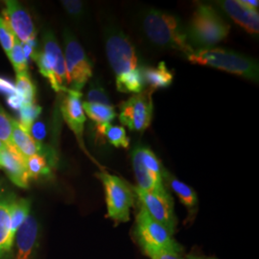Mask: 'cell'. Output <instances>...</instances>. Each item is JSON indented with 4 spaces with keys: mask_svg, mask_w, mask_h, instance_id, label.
<instances>
[{
    "mask_svg": "<svg viewBox=\"0 0 259 259\" xmlns=\"http://www.w3.org/2000/svg\"><path fill=\"white\" fill-rule=\"evenodd\" d=\"M106 54L115 75L117 91L123 93H142L145 83L139 67V57L129 37L121 30L112 29L106 35Z\"/></svg>",
    "mask_w": 259,
    "mask_h": 259,
    "instance_id": "obj_1",
    "label": "cell"
},
{
    "mask_svg": "<svg viewBox=\"0 0 259 259\" xmlns=\"http://www.w3.org/2000/svg\"><path fill=\"white\" fill-rule=\"evenodd\" d=\"M142 30L149 41L159 48L176 50L186 56L194 51L189 44L186 28L170 13L156 9L146 11L142 17Z\"/></svg>",
    "mask_w": 259,
    "mask_h": 259,
    "instance_id": "obj_2",
    "label": "cell"
},
{
    "mask_svg": "<svg viewBox=\"0 0 259 259\" xmlns=\"http://www.w3.org/2000/svg\"><path fill=\"white\" fill-rule=\"evenodd\" d=\"M230 29V24L212 6L201 4L195 10L186 33L191 47L208 49L228 37Z\"/></svg>",
    "mask_w": 259,
    "mask_h": 259,
    "instance_id": "obj_3",
    "label": "cell"
},
{
    "mask_svg": "<svg viewBox=\"0 0 259 259\" xmlns=\"http://www.w3.org/2000/svg\"><path fill=\"white\" fill-rule=\"evenodd\" d=\"M186 58L192 64L208 65L249 80L258 81L257 61L232 50L222 48L198 49L186 56Z\"/></svg>",
    "mask_w": 259,
    "mask_h": 259,
    "instance_id": "obj_4",
    "label": "cell"
},
{
    "mask_svg": "<svg viewBox=\"0 0 259 259\" xmlns=\"http://www.w3.org/2000/svg\"><path fill=\"white\" fill-rule=\"evenodd\" d=\"M34 61L37 63L40 74L47 78L56 93L67 91L65 57L51 30L45 32L41 48L38 49Z\"/></svg>",
    "mask_w": 259,
    "mask_h": 259,
    "instance_id": "obj_5",
    "label": "cell"
},
{
    "mask_svg": "<svg viewBox=\"0 0 259 259\" xmlns=\"http://www.w3.org/2000/svg\"><path fill=\"white\" fill-rule=\"evenodd\" d=\"M98 178L104 185L108 217L115 224L128 222L136 197L133 188L119 177L104 171Z\"/></svg>",
    "mask_w": 259,
    "mask_h": 259,
    "instance_id": "obj_6",
    "label": "cell"
},
{
    "mask_svg": "<svg viewBox=\"0 0 259 259\" xmlns=\"http://www.w3.org/2000/svg\"><path fill=\"white\" fill-rule=\"evenodd\" d=\"M66 80L69 90L81 92L93 77V64L81 44L69 30L64 32Z\"/></svg>",
    "mask_w": 259,
    "mask_h": 259,
    "instance_id": "obj_7",
    "label": "cell"
},
{
    "mask_svg": "<svg viewBox=\"0 0 259 259\" xmlns=\"http://www.w3.org/2000/svg\"><path fill=\"white\" fill-rule=\"evenodd\" d=\"M132 163L140 189L149 192L166 191L163 184L165 169L151 149L137 146L132 153Z\"/></svg>",
    "mask_w": 259,
    "mask_h": 259,
    "instance_id": "obj_8",
    "label": "cell"
},
{
    "mask_svg": "<svg viewBox=\"0 0 259 259\" xmlns=\"http://www.w3.org/2000/svg\"><path fill=\"white\" fill-rule=\"evenodd\" d=\"M134 233L139 244H145L178 254L184 252L183 246L174 239L173 234L164 226L154 220L141 204L136 216Z\"/></svg>",
    "mask_w": 259,
    "mask_h": 259,
    "instance_id": "obj_9",
    "label": "cell"
},
{
    "mask_svg": "<svg viewBox=\"0 0 259 259\" xmlns=\"http://www.w3.org/2000/svg\"><path fill=\"white\" fill-rule=\"evenodd\" d=\"M153 91L146 90L130 97L119 106V120L131 131L143 133L148 129L153 118Z\"/></svg>",
    "mask_w": 259,
    "mask_h": 259,
    "instance_id": "obj_10",
    "label": "cell"
},
{
    "mask_svg": "<svg viewBox=\"0 0 259 259\" xmlns=\"http://www.w3.org/2000/svg\"><path fill=\"white\" fill-rule=\"evenodd\" d=\"M133 190L139 199V204L146 209L149 215L174 234L178 220L174 210V201L168 190L164 192H149L138 186L133 187Z\"/></svg>",
    "mask_w": 259,
    "mask_h": 259,
    "instance_id": "obj_11",
    "label": "cell"
},
{
    "mask_svg": "<svg viewBox=\"0 0 259 259\" xmlns=\"http://www.w3.org/2000/svg\"><path fill=\"white\" fill-rule=\"evenodd\" d=\"M6 8L3 10V19L7 22L14 35L20 44H27L36 40L37 31L31 16L19 1H5Z\"/></svg>",
    "mask_w": 259,
    "mask_h": 259,
    "instance_id": "obj_12",
    "label": "cell"
},
{
    "mask_svg": "<svg viewBox=\"0 0 259 259\" xmlns=\"http://www.w3.org/2000/svg\"><path fill=\"white\" fill-rule=\"evenodd\" d=\"M39 226L33 214H29L26 220L15 234L13 248L15 247V259H33L38 240Z\"/></svg>",
    "mask_w": 259,
    "mask_h": 259,
    "instance_id": "obj_13",
    "label": "cell"
},
{
    "mask_svg": "<svg viewBox=\"0 0 259 259\" xmlns=\"http://www.w3.org/2000/svg\"><path fill=\"white\" fill-rule=\"evenodd\" d=\"M82 96L81 92L67 89L61 106L64 119L81 144L83 142V127L87 120L81 100Z\"/></svg>",
    "mask_w": 259,
    "mask_h": 259,
    "instance_id": "obj_14",
    "label": "cell"
},
{
    "mask_svg": "<svg viewBox=\"0 0 259 259\" xmlns=\"http://www.w3.org/2000/svg\"><path fill=\"white\" fill-rule=\"evenodd\" d=\"M17 197L0 187V259H10L14 236L11 232V210Z\"/></svg>",
    "mask_w": 259,
    "mask_h": 259,
    "instance_id": "obj_15",
    "label": "cell"
},
{
    "mask_svg": "<svg viewBox=\"0 0 259 259\" xmlns=\"http://www.w3.org/2000/svg\"><path fill=\"white\" fill-rule=\"evenodd\" d=\"M0 169L5 171L14 185L21 188L28 187L30 179L26 169V159L13 146H6L0 151Z\"/></svg>",
    "mask_w": 259,
    "mask_h": 259,
    "instance_id": "obj_16",
    "label": "cell"
},
{
    "mask_svg": "<svg viewBox=\"0 0 259 259\" xmlns=\"http://www.w3.org/2000/svg\"><path fill=\"white\" fill-rule=\"evenodd\" d=\"M222 9L238 25L244 28L251 35H257L259 32L258 11L249 9L239 0H225L220 2Z\"/></svg>",
    "mask_w": 259,
    "mask_h": 259,
    "instance_id": "obj_17",
    "label": "cell"
},
{
    "mask_svg": "<svg viewBox=\"0 0 259 259\" xmlns=\"http://www.w3.org/2000/svg\"><path fill=\"white\" fill-rule=\"evenodd\" d=\"M12 146L25 159L35 155L46 156V151L44 150L42 144L33 139L30 133L23 129L19 122L16 120H13Z\"/></svg>",
    "mask_w": 259,
    "mask_h": 259,
    "instance_id": "obj_18",
    "label": "cell"
},
{
    "mask_svg": "<svg viewBox=\"0 0 259 259\" xmlns=\"http://www.w3.org/2000/svg\"><path fill=\"white\" fill-rule=\"evenodd\" d=\"M166 183L167 185L176 193L179 197L181 203L185 205L188 209L189 214H191L194 218L195 213L198 208V196L192 187L178 180L177 178L172 176L166 170L163 173V183Z\"/></svg>",
    "mask_w": 259,
    "mask_h": 259,
    "instance_id": "obj_19",
    "label": "cell"
},
{
    "mask_svg": "<svg viewBox=\"0 0 259 259\" xmlns=\"http://www.w3.org/2000/svg\"><path fill=\"white\" fill-rule=\"evenodd\" d=\"M141 73L145 84L149 90L156 91L158 89H166L173 83V73L167 68L165 63L161 62L157 66H148L141 68Z\"/></svg>",
    "mask_w": 259,
    "mask_h": 259,
    "instance_id": "obj_20",
    "label": "cell"
},
{
    "mask_svg": "<svg viewBox=\"0 0 259 259\" xmlns=\"http://www.w3.org/2000/svg\"><path fill=\"white\" fill-rule=\"evenodd\" d=\"M97 134L105 137L112 146L116 148H128L130 139L126 131L121 126H113L111 124L96 125Z\"/></svg>",
    "mask_w": 259,
    "mask_h": 259,
    "instance_id": "obj_21",
    "label": "cell"
},
{
    "mask_svg": "<svg viewBox=\"0 0 259 259\" xmlns=\"http://www.w3.org/2000/svg\"><path fill=\"white\" fill-rule=\"evenodd\" d=\"M83 109L84 113H87V115L94 121L96 125L111 124V122L116 116L114 108L112 106L83 102Z\"/></svg>",
    "mask_w": 259,
    "mask_h": 259,
    "instance_id": "obj_22",
    "label": "cell"
},
{
    "mask_svg": "<svg viewBox=\"0 0 259 259\" xmlns=\"http://www.w3.org/2000/svg\"><path fill=\"white\" fill-rule=\"evenodd\" d=\"M31 210V202L28 199H16L11 210V232L15 234L26 220Z\"/></svg>",
    "mask_w": 259,
    "mask_h": 259,
    "instance_id": "obj_23",
    "label": "cell"
},
{
    "mask_svg": "<svg viewBox=\"0 0 259 259\" xmlns=\"http://www.w3.org/2000/svg\"><path fill=\"white\" fill-rule=\"evenodd\" d=\"M15 87L19 97L22 99L24 104L35 103L37 89L29 73L17 75Z\"/></svg>",
    "mask_w": 259,
    "mask_h": 259,
    "instance_id": "obj_24",
    "label": "cell"
},
{
    "mask_svg": "<svg viewBox=\"0 0 259 259\" xmlns=\"http://www.w3.org/2000/svg\"><path fill=\"white\" fill-rule=\"evenodd\" d=\"M29 179L37 180L41 177L49 176L51 174V168L47 157L44 155H35L26 159Z\"/></svg>",
    "mask_w": 259,
    "mask_h": 259,
    "instance_id": "obj_25",
    "label": "cell"
},
{
    "mask_svg": "<svg viewBox=\"0 0 259 259\" xmlns=\"http://www.w3.org/2000/svg\"><path fill=\"white\" fill-rule=\"evenodd\" d=\"M41 113V107L35 103L24 104L19 110V124L24 130L30 133L32 125L37 120Z\"/></svg>",
    "mask_w": 259,
    "mask_h": 259,
    "instance_id": "obj_26",
    "label": "cell"
},
{
    "mask_svg": "<svg viewBox=\"0 0 259 259\" xmlns=\"http://www.w3.org/2000/svg\"><path fill=\"white\" fill-rule=\"evenodd\" d=\"M7 56L17 75L28 73V59L24 53L21 44L18 39L13 49Z\"/></svg>",
    "mask_w": 259,
    "mask_h": 259,
    "instance_id": "obj_27",
    "label": "cell"
},
{
    "mask_svg": "<svg viewBox=\"0 0 259 259\" xmlns=\"http://www.w3.org/2000/svg\"><path fill=\"white\" fill-rule=\"evenodd\" d=\"M87 97H88V101L85 102L111 106L109 95L107 94L105 89L98 81H93L91 83Z\"/></svg>",
    "mask_w": 259,
    "mask_h": 259,
    "instance_id": "obj_28",
    "label": "cell"
},
{
    "mask_svg": "<svg viewBox=\"0 0 259 259\" xmlns=\"http://www.w3.org/2000/svg\"><path fill=\"white\" fill-rule=\"evenodd\" d=\"M13 120L0 105V140L7 147H12Z\"/></svg>",
    "mask_w": 259,
    "mask_h": 259,
    "instance_id": "obj_29",
    "label": "cell"
},
{
    "mask_svg": "<svg viewBox=\"0 0 259 259\" xmlns=\"http://www.w3.org/2000/svg\"><path fill=\"white\" fill-rule=\"evenodd\" d=\"M17 41V37L14 35L9 25L5 21V19L0 17V45L5 51L6 55H8Z\"/></svg>",
    "mask_w": 259,
    "mask_h": 259,
    "instance_id": "obj_30",
    "label": "cell"
},
{
    "mask_svg": "<svg viewBox=\"0 0 259 259\" xmlns=\"http://www.w3.org/2000/svg\"><path fill=\"white\" fill-rule=\"evenodd\" d=\"M142 252L150 259H185L181 254L162 250L145 244H139Z\"/></svg>",
    "mask_w": 259,
    "mask_h": 259,
    "instance_id": "obj_31",
    "label": "cell"
},
{
    "mask_svg": "<svg viewBox=\"0 0 259 259\" xmlns=\"http://www.w3.org/2000/svg\"><path fill=\"white\" fill-rule=\"evenodd\" d=\"M61 3L67 14L75 19H80L84 15V3L83 1L63 0Z\"/></svg>",
    "mask_w": 259,
    "mask_h": 259,
    "instance_id": "obj_32",
    "label": "cell"
},
{
    "mask_svg": "<svg viewBox=\"0 0 259 259\" xmlns=\"http://www.w3.org/2000/svg\"><path fill=\"white\" fill-rule=\"evenodd\" d=\"M30 135L37 142L41 143V141L47 137V126L42 121L37 120L31 127Z\"/></svg>",
    "mask_w": 259,
    "mask_h": 259,
    "instance_id": "obj_33",
    "label": "cell"
},
{
    "mask_svg": "<svg viewBox=\"0 0 259 259\" xmlns=\"http://www.w3.org/2000/svg\"><path fill=\"white\" fill-rule=\"evenodd\" d=\"M0 93L5 95L7 98L18 94L15 84L9 80L1 77H0Z\"/></svg>",
    "mask_w": 259,
    "mask_h": 259,
    "instance_id": "obj_34",
    "label": "cell"
},
{
    "mask_svg": "<svg viewBox=\"0 0 259 259\" xmlns=\"http://www.w3.org/2000/svg\"><path fill=\"white\" fill-rule=\"evenodd\" d=\"M239 1H240L241 4H243L247 8L254 10V11H258V1H255V0H239Z\"/></svg>",
    "mask_w": 259,
    "mask_h": 259,
    "instance_id": "obj_35",
    "label": "cell"
},
{
    "mask_svg": "<svg viewBox=\"0 0 259 259\" xmlns=\"http://www.w3.org/2000/svg\"><path fill=\"white\" fill-rule=\"evenodd\" d=\"M185 259H217L209 256H204V255H196V254H188L185 256Z\"/></svg>",
    "mask_w": 259,
    "mask_h": 259,
    "instance_id": "obj_36",
    "label": "cell"
},
{
    "mask_svg": "<svg viewBox=\"0 0 259 259\" xmlns=\"http://www.w3.org/2000/svg\"><path fill=\"white\" fill-rule=\"evenodd\" d=\"M4 148H6V145L0 140V151H2Z\"/></svg>",
    "mask_w": 259,
    "mask_h": 259,
    "instance_id": "obj_37",
    "label": "cell"
}]
</instances>
